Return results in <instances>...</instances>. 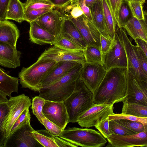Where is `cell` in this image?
Listing matches in <instances>:
<instances>
[{
	"mask_svg": "<svg viewBox=\"0 0 147 147\" xmlns=\"http://www.w3.org/2000/svg\"><path fill=\"white\" fill-rule=\"evenodd\" d=\"M127 68L113 67L108 70L93 93L95 104H114L124 101L127 96Z\"/></svg>",
	"mask_w": 147,
	"mask_h": 147,
	"instance_id": "1",
	"label": "cell"
},
{
	"mask_svg": "<svg viewBox=\"0 0 147 147\" xmlns=\"http://www.w3.org/2000/svg\"><path fill=\"white\" fill-rule=\"evenodd\" d=\"M82 64L79 63L64 76L48 86L40 89L39 96L45 100L63 102L71 94L80 78Z\"/></svg>",
	"mask_w": 147,
	"mask_h": 147,
	"instance_id": "2",
	"label": "cell"
},
{
	"mask_svg": "<svg viewBox=\"0 0 147 147\" xmlns=\"http://www.w3.org/2000/svg\"><path fill=\"white\" fill-rule=\"evenodd\" d=\"M93 94L80 78L71 94L64 101L69 122L76 123L79 117L93 106Z\"/></svg>",
	"mask_w": 147,
	"mask_h": 147,
	"instance_id": "3",
	"label": "cell"
},
{
	"mask_svg": "<svg viewBox=\"0 0 147 147\" xmlns=\"http://www.w3.org/2000/svg\"><path fill=\"white\" fill-rule=\"evenodd\" d=\"M58 63L51 59H38L29 67H23L18 74L22 87L38 91L39 84Z\"/></svg>",
	"mask_w": 147,
	"mask_h": 147,
	"instance_id": "4",
	"label": "cell"
},
{
	"mask_svg": "<svg viewBox=\"0 0 147 147\" xmlns=\"http://www.w3.org/2000/svg\"><path fill=\"white\" fill-rule=\"evenodd\" d=\"M59 137L77 147H102L107 142L99 131L88 128L68 127L63 130Z\"/></svg>",
	"mask_w": 147,
	"mask_h": 147,
	"instance_id": "5",
	"label": "cell"
},
{
	"mask_svg": "<svg viewBox=\"0 0 147 147\" xmlns=\"http://www.w3.org/2000/svg\"><path fill=\"white\" fill-rule=\"evenodd\" d=\"M7 102L9 111L4 119L3 127L5 140L9 136L11 129L17 119L23 111L26 108H29L31 105L30 98L24 94L11 96Z\"/></svg>",
	"mask_w": 147,
	"mask_h": 147,
	"instance_id": "6",
	"label": "cell"
},
{
	"mask_svg": "<svg viewBox=\"0 0 147 147\" xmlns=\"http://www.w3.org/2000/svg\"><path fill=\"white\" fill-rule=\"evenodd\" d=\"M116 29L122 38L125 51L127 71L138 78L147 82V75L145 73L139 61L136 46L132 44L124 28L118 27Z\"/></svg>",
	"mask_w": 147,
	"mask_h": 147,
	"instance_id": "7",
	"label": "cell"
},
{
	"mask_svg": "<svg viewBox=\"0 0 147 147\" xmlns=\"http://www.w3.org/2000/svg\"><path fill=\"white\" fill-rule=\"evenodd\" d=\"M103 65L107 71L113 67H127V59L124 46L116 29L111 47L105 57Z\"/></svg>",
	"mask_w": 147,
	"mask_h": 147,
	"instance_id": "8",
	"label": "cell"
},
{
	"mask_svg": "<svg viewBox=\"0 0 147 147\" xmlns=\"http://www.w3.org/2000/svg\"><path fill=\"white\" fill-rule=\"evenodd\" d=\"M34 130L30 121L9 135L6 139L4 147H36L43 146L33 136Z\"/></svg>",
	"mask_w": 147,
	"mask_h": 147,
	"instance_id": "9",
	"label": "cell"
},
{
	"mask_svg": "<svg viewBox=\"0 0 147 147\" xmlns=\"http://www.w3.org/2000/svg\"><path fill=\"white\" fill-rule=\"evenodd\" d=\"M126 94L124 101L147 106V82L127 71Z\"/></svg>",
	"mask_w": 147,
	"mask_h": 147,
	"instance_id": "10",
	"label": "cell"
},
{
	"mask_svg": "<svg viewBox=\"0 0 147 147\" xmlns=\"http://www.w3.org/2000/svg\"><path fill=\"white\" fill-rule=\"evenodd\" d=\"M113 105L94 104L79 117L77 123L82 127L94 126L102 118L114 113Z\"/></svg>",
	"mask_w": 147,
	"mask_h": 147,
	"instance_id": "11",
	"label": "cell"
},
{
	"mask_svg": "<svg viewBox=\"0 0 147 147\" xmlns=\"http://www.w3.org/2000/svg\"><path fill=\"white\" fill-rule=\"evenodd\" d=\"M107 71L103 65L85 62L83 64L80 78L93 94L102 82Z\"/></svg>",
	"mask_w": 147,
	"mask_h": 147,
	"instance_id": "12",
	"label": "cell"
},
{
	"mask_svg": "<svg viewBox=\"0 0 147 147\" xmlns=\"http://www.w3.org/2000/svg\"><path fill=\"white\" fill-rule=\"evenodd\" d=\"M42 112L46 118L63 130L69 123L68 115L63 102L45 100Z\"/></svg>",
	"mask_w": 147,
	"mask_h": 147,
	"instance_id": "13",
	"label": "cell"
},
{
	"mask_svg": "<svg viewBox=\"0 0 147 147\" xmlns=\"http://www.w3.org/2000/svg\"><path fill=\"white\" fill-rule=\"evenodd\" d=\"M38 59H51L57 62L74 61L82 64L86 62L84 51H69L55 46L46 49Z\"/></svg>",
	"mask_w": 147,
	"mask_h": 147,
	"instance_id": "14",
	"label": "cell"
},
{
	"mask_svg": "<svg viewBox=\"0 0 147 147\" xmlns=\"http://www.w3.org/2000/svg\"><path fill=\"white\" fill-rule=\"evenodd\" d=\"M78 29L87 46H95L101 50L100 36L98 30L84 14L76 19L69 20Z\"/></svg>",
	"mask_w": 147,
	"mask_h": 147,
	"instance_id": "15",
	"label": "cell"
},
{
	"mask_svg": "<svg viewBox=\"0 0 147 147\" xmlns=\"http://www.w3.org/2000/svg\"><path fill=\"white\" fill-rule=\"evenodd\" d=\"M108 145L106 146L115 147H147V128L142 131L126 135L115 133L107 138Z\"/></svg>",
	"mask_w": 147,
	"mask_h": 147,
	"instance_id": "16",
	"label": "cell"
},
{
	"mask_svg": "<svg viewBox=\"0 0 147 147\" xmlns=\"http://www.w3.org/2000/svg\"><path fill=\"white\" fill-rule=\"evenodd\" d=\"M64 19L55 7L34 21L57 39L60 36Z\"/></svg>",
	"mask_w": 147,
	"mask_h": 147,
	"instance_id": "17",
	"label": "cell"
},
{
	"mask_svg": "<svg viewBox=\"0 0 147 147\" xmlns=\"http://www.w3.org/2000/svg\"><path fill=\"white\" fill-rule=\"evenodd\" d=\"M21 53L16 46L0 41V65L5 67L15 68L20 66Z\"/></svg>",
	"mask_w": 147,
	"mask_h": 147,
	"instance_id": "18",
	"label": "cell"
},
{
	"mask_svg": "<svg viewBox=\"0 0 147 147\" xmlns=\"http://www.w3.org/2000/svg\"><path fill=\"white\" fill-rule=\"evenodd\" d=\"M79 63L70 61L59 62L55 67L39 84L38 91L40 89L47 87L61 78Z\"/></svg>",
	"mask_w": 147,
	"mask_h": 147,
	"instance_id": "19",
	"label": "cell"
},
{
	"mask_svg": "<svg viewBox=\"0 0 147 147\" xmlns=\"http://www.w3.org/2000/svg\"><path fill=\"white\" fill-rule=\"evenodd\" d=\"M29 39L34 43L40 45L49 44L53 45L57 39L44 29L35 21L30 23Z\"/></svg>",
	"mask_w": 147,
	"mask_h": 147,
	"instance_id": "20",
	"label": "cell"
},
{
	"mask_svg": "<svg viewBox=\"0 0 147 147\" xmlns=\"http://www.w3.org/2000/svg\"><path fill=\"white\" fill-rule=\"evenodd\" d=\"M127 34L135 40L140 38L147 42V24L145 20H139L132 16L123 27Z\"/></svg>",
	"mask_w": 147,
	"mask_h": 147,
	"instance_id": "21",
	"label": "cell"
},
{
	"mask_svg": "<svg viewBox=\"0 0 147 147\" xmlns=\"http://www.w3.org/2000/svg\"><path fill=\"white\" fill-rule=\"evenodd\" d=\"M20 31L13 22L5 20H0V41L16 46Z\"/></svg>",
	"mask_w": 147,
	"mask_h": 147,
	"instance_id": "22",
	"label": "cell"
},
{
	"mask_svg": "<svg viewBox=\"0 0 147 147\" xmlns=\"http://www.w3.org/2000/svg\"><path fill=\"white\" fill-rule=\"evenodd\" d=\"M89 9L93 24L101 34L107 38L112 39L107 31L101 0H98Z\"/></svg>",
	"mask_w": 147,
	"mask_h": 147,
	"instance_id": "23",
	"label": "cell"
},
{
	"mask_svg": "<svg viewBox=\"0 0 147 147\" xmlns=\"http://www.w3.org/2000/svg\"><path fill=\"white\" fill-rule=\"evenodd\" d=\"M60 36L73 41L84 50L87 46L80 31L74 23L69 20H64Z\"/></svg>",
	"mask_w": 147,
	"mask_h": 147,
	"instance_id": "24",
	"label": "cell"
},
{
	"mask_svg": "<svg viewBox=\"0 0 147 147\" xmlns=\"http://www.w3.org/2000/svg\"><path fill=\"white\" fill-rule=\"evenodd\" d=\"M19 79L9 75L0 67V90L11 97L13 92H18Z\"/></svg>",
	"mask_w": 147,
	"mask_h": 147,
	"instance_id": "25",
	"label": "cell"
},
{
	"mask_svg": "<svg viewBox=\"0 0 147 147\" xmlns=\"http://www.w3.org/2000/svg\"><path fill=\"white\" fill-rule=\"evenodd\" d=\"M79 1V0H73L61 7L55 8L60 12L65 20L76 19L84 14Z\"/></svg>",
	"mask_w": 147,
	"mask_h": 147,
	"instance_id": "26",
	"label": "cell"
},
{
	"mask_svg": "<svg viewBox=\"0 0 147 147\" xmlns=\"http://www.w3.org/2000/svg\"><path fill=\"white\" fill-rule=\"evenodd\" d=\"M24 9L23 3L20 0H10L5 20H12L19 23L24 21Z\"/></svg>",
	"mask_w": 147,
	"mask_h": 147,
	"instance_id": "27",
	"label": "cell"
},
{
	"mask_svg": "<svg viewBox=\"0 0 147 147\" xmlns=\"http://www.w3.org/2000/svg\"><path fill=\"white\" fill-rule=\"evenodd\" d=\"M108 34L113 40L116 31V24L110 0H101Z\"/></svg>",
	"mask_w": 147,
	"mask_h": 147,
	"instance_id": "28",
	"label": "cell"
},
{
	"mask_svg": "<svg viewBox=\"0 0 147 147\" xmlns=\"http://www.w3.org/2000/svg\"><path fill=\"white\" fill-rule=\"evenodd\" d=\"M122 113L141 117H147V106L124 101Z\"/></svg>",
	"mask_w": 147,
	"mask_h": 147,
	"instance_id": "29",
	"label": "cell"
},
{
	"mask_svg": "<svg viewBox=\"0 0 147 147\" xmlns=\"http://www.w3.org/2000/svg\"><path fill=\"white\" fill-rule=\"evenodd\" d=\"M32 133L35 139L43 147H58L55 142V136L47 130H34Z\"/></svg>",
	"mask_w": 147,
	"mask_h": 147,
	"instance_id": "30",
	"label": "cell"
},
{
	"mask_svg": "<svg viewBox=\"0 0 147 147\" xmlns=\"http://www.w3.org/2000/svg\"><path fill=\"white\" fill-rule=\"evenodd\" d=\"M86 62L99 63L103 65L101 50L96 47L87 46L84 50Z\"/></svg>",
	"mask_w": 147,
	"mask_h": 147,
	"instance_id": "31",
	"label": "cell"
},
{
	"mask_svg": "<svg viewBox=\"0 0 147 147\" xmlns=\"http://www.w3.org/2000/svg\"><path fill=\"white\" fill-rule=\"evenodd\" d=\"M23 5L24 10L53 9L55 7L49 0H27Z\"/></svg>",
	"mask_w": 147,
	"mask_h": 147,
	"instance_id": "32",
	"label": "cell"
},
{
	"mask_svg": "<svg viewBox=\"0 0 147 147\" xmlns=\"http://www.w3.org/2000/svg\"><path fill=\"white\" fill-rule=\"evenodd\" d=\"M67 50L71 51H84V49L76 42L66 38L59 36L53 45Z\"/></svg>",
	"mask_w": 147,
	"mask_h": 147,
	"instance_id": "33",
	"label": "cell"
},
{
	"mask_svg": "<svg viewBox=\"0 0 147 147\" xmlns=\"http://www.w3.org/2000/svg\"><path fill=\"white\" fill-rule=\"evenodd\" d=\"M45 101L44 98L39 96H35L32 100V109L33 113L41 123L42 119L45 117L42 112Z\"/></svg>",
	"mask_w": 147,
	"mask_h": 147,
	"instance_id": "34",
	"label": "cell"
},
{
	"mask_svg": "<svg viewBox=\"0 0 147 147\" xmlns=\"http://www.w3.org/2000/svg\"><path fill=\"white\" fill-rule=\"evenodd\" d=\"M132 16L127 2L122 1L119 12L118 27L123 28Z\"/></svg>",
	"mask_w": 147,
	"mask_h": 147,
	"instance_id": "35",
	"label": "cell"
},
{
	"mask_svg": "<svg viewBox=\"0 0 147 147\" xmlns=\"http://www.w3.org/2000/svg\"><path fill=\"white\" fill-rule=\"evenodd\" d=\"M132 16L139 20H145V13L144 11V4L140 1H127Z\"/></svg>",
	"mask_w": 147,
	"mask_h": 147,
	"instance_id": "36",
	"label": "cell"
},
{
	"mask_svg": "<svg viewBox=\"0 0 147 147\" xmlns=\"http://www.w3.org/2000/svg\"><path fill=\"white\" fill-rule=\"evenodd\" d=\"M9 111L7 102H0V147H4L5 140L3 130L4 119Z\"/></svg>",
	"mask_w": 147,
	"mask_h": 147,
	"instance_id": "37",
	"label": "cell"
},
{
	"mask_svg": "<svg viewBox=\"0 0 147 147\" xmlns=\"http://www.w3.org/2000/svg\"><path fill=\"white\" fill-rule=\"evenodd\" d=\"M115 120L136 134L143 131L146 128H147V126L145 127L141 123L137 121L123 119Z\"/></svg>",
	"mask_w": 147,
	"mask_h": 147,
	"instance_id": "38",
	"label": "cell"
},
{
	"mask_svg": "<svg viewBox=\"0 0 147 147\" xmlns=\"http://www.w3.org/2000/svg\"><path fill=\"white\" fill-rule=\"evenodd\" d=\"M122 119L139 122L142 123L145 127L147 126V117H139L122 113L119 114L113 113L109 116V121L112 120Z\"/></svg>",
	"mask_w": 147,
	"mask_h": 147,
	"instance_id": "39",
	"label": "cell"
},
{
	"mask_svg": "<svg viewBox=\"0 0 147 147\" xmlns=\"http://www.w3.org/2000/svg\"><path fill=\"white\" fill-rule=\"evenodd\" d=\"M109 127L111 130L115 134L126 135L136 134L115 121L112 120L109 121Z\"/></svg>",
	"mask_w": 147,
	"mask_h": 147,
	"instance_id": "40",
	"label": "cell"
},
{
	"mask_svg": "<svg viewBox=\"0 0 147 147\" xmlns=\"http://www.w3.org/2000/svg\"><path fill=\"white\" fill-rule=\"evenodd\" d=\"M94 126L105 138L114 134L109 128V116L102 118Z\"/></svg>",
	"mask_w": 147,
	"mask_h": 147,
	"instance_id": "41",
	"label": "cell"
},
{
	"mask_svg": "<svg viewBox=\"0 0 147 147\" xmlns=\"http://www.w3.org/2000/svg\"><path fill=\"white\" fill-rule=\"evenodd\" d=\"M30 118L29 108H26L23 111L13 124L9 135L13 133L22 125L30 121Z\"/></svg>",
	"mask_w": 147,
	"mask_h": 147,
	"instance_id": "42",
	"label": "cell"
},
{
	"mask_svg": "<svg viewBox=\"0 0 147 147\" xmlns=\"http://www.w3.org/2000/svg\"><path fill=\"white\" fill-rule=\"evenodd\" d=\"M52 9L24 10V21H26L29 23L34 21L37 18Z\"/></svg>",
	"mask_w": 147,
	"mask_h": 147,
	"instance_id": "43",
	"label": "cell"
},
{
	"mask_svg": "<svg viewBox=\"0 0 147 147\" xmlns=\"http://www.w3.org/2000/svg\"><path fill=\"white\" fill-rule=\"evenodd\" d=\"M46 130L53 136L59 137L63 130L60 127L45 117L42 123Z\"/></svg>",
	"mask_w": 147,
	"mask_h": 147,
	"instance_id": "44",
	"label": "cell"
},
{
	"mask_svg": "<svg viewBox=\"0 0 147 147\" xmlns=\"http://www.w3.org/2000/svg\"><path fill=\"white\" fill-rule=\"evenodd\" d=\"M112 40L111 38H107L102 35L101 34L100 35V40L101 51L102 54L103 64L105 57L111 47Z\"/></svg>",
	"mask_w": 147,
	"mask_h": 147,
	"instance_id": "45",
	"label": "cell"
},
{
	"mask_svg": "<svg viewBox=\"0 0 147 147\" xmlns=\"http://www.w3.org/2000/svg\"><path fill=\"white\" fill-rule=\"evenodd\" d=\"M136 46L139 61L145 73L147 75V57L142 50Z\"/></svg>",
	"mask_w": 147,
	"mask_h": 147,
	"instance_id": "46",
	"label": "cell"
},
{
	"mask_svg": "<svg viewBox=\"0 0 147 147\" xmlns=\"http://www.w3.org/2000/svg\"><path fill=\"white\" fill-rule=\"evenodd\" d=\"M111 5L114 16L116 25L118 24L119 11L122 0H110Z\"/></svg>",
	"mask_w": 147,
	"mask_h": 147,
	"instance_id": "47",
	"label": "cell"
},
{
	"mask_svg": "<svg viewBox=\"0 0 147 147\" xmlns=\"http://www.w3.org/2000/svg\"><path fill=\"white\" fill-rule=\"evenodd\" d=\"M10 0H0V20H5L8 7Z\"/></svg>",
	"mask_w": 147,
	"mask_h": 147,
	"instance_id": "48",
	"label": "cell"
},
{
	"mask_svg": "<svg viewBox=\"0 0 147 147\" xmlns=\"http://www.w3.org/2000/svg\"><path fill=\"white\" fill-rule=\"evenodd\" d=\"M79 5L82 10L84 14L89 20L92 21V18L90 10L86 6L84 0H79Z\"/></svg>",
	"mask_w": 147,
	"mask_h": 147,
	"instance_id": "49",
	"label": "cell"
},
{
	"mask_svg": "<svg viewBox=\"0 0 147 147\" xmlns=\"http://www.w3.org/2000/svg\"><path fill=\"white\" fill-rule=\"evenodd\" d=\"M136 46L139 47L147 57V42L140 38H136L134 40Z\"/></svg>",
	"mask_w": 147,
	"mask_h": 147,
	"instance_id": "50",
	"label": "cell"
},
{
	"mask_svg": "<svg viewBox=\"0 0 147 147\" xmlns=\"http://www.w3.org/2000/svg\"><path fill=\"white\" fill-rule=\"evenodd\" d=\"M54 5L55 7H61L73 0H49Z\"/></svg>",
	"mask_w": 147,
	"mask_h": 147,
	"instance_id": "51",
	"label": "cell"
},
{
	"mask_svg": "<svg viewBox=\"0 0 147 147\" xmlns=\"http://www.w3.org/2000/svg\"><path fill=\"white\" fill-rule=\"evenodd\" d=\"M7 96L0 90V102H6L8 100Z\"/></svg>",
	"mask_w": 147,
	"mask_h": 147,
	"instance_id": "52",
	"label": "cell"
},
{
	"mask_svg": "<svg viewBox=\"0 0 147 147\" xmlns=\"http://www.w3.org/2000/svg\"><path fill=\"white\" fill-rule=\"evenodd\" d=\"M86 6L90 8L98 0H84Z\"/></svg>",
	"mask_w": 147,
	"mask_h": 147,
	"instance_id": "53",
	"label": "cell"
},
{
	"mask_svg": "<svg viewBox=\"0 0 147 147\" xmlns=\"http://www.w3.org/2000/svg\"><path fill=\"white\" fill-rule=\"evenodd\" d=\"M122 1H140L142 2L143 3H144L145 2V0H122Z\"/></svg>",
	"mask_w": 147,
	"mask_h": 147,
	"instance_id": "54",
	"label": "cell"
},
{
	"mask_svg": "<svg viewBox=\"0 0 147 147\" xmlns=\"http://www.w3.org/2000/svg\"></svg>",
	"mask_w": 147,
	"mask_h": 147,
	"instance_id": "55",
	"label": "cell"
}]
</instances>
